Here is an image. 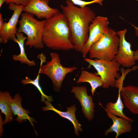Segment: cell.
Wrapping results in <instances>:
<instances>
[{
  "instance_id": "25",
  "label": "cell",
  "mask_w": 138,
  "mask_h": 138,
  "mask_svg": "<svg viewBox=\"0 0 138 138\" xmlns=\"http://www.w3.org/2000/svg\"><path fill=\"white\" fill-rule=\"evenodd\" d=\"M134 58L135 61H138V48L135 51H134Z\"/></svg>"
},
{
  "instance_id": "27",
  "label": "cell",
  "mask_w": 138,
  "mask_h": 138,
  "mask_svg": "<svg viewBox=\"0 0 138 138\" xmlns=\"http://www.w3.org/2000/svg\"><path fill=\"white\" fill-rule=\"evenodd\" d=\"M7 0H0V8H1L4 2H6Z\"/></svg>"
},
{
  "instance_id": "12",
  "label": "cell",
  "mask_w": 138,
  "mask_h": 138,
  "mask_svg": "<svg viewBox=\"0 0 138 138\" xmlns=\"http://www.w3.org/2000/svg\"><path fill=\"white\" fill-rule=\"evenodd\" d=\"M124 105L133 114L138 115V87L129 85L120 90Z\"/></svg>"
},
{
  "instance_id": "18",
  "label": "cell",
  "mask_w": 138,
  "mask_h": 138,
  "mask_svg": "<svg viewBox=\"0 0 138 138\" xmlns=\"http://www.w3.org/2000/svg\"><path fill=\"white\" fill-rule=\"evenodd\" d=\"M13 98L8 91L0 92V109L4 114L5 118L3 124H6L13 120V113L11 106Z\"/></svg>"
},
{
  "instance_id": "24",
  "label": "cell",
  "mask_w": 138,
  "mask_h": 138,
  "mask_svg": "<svg viewBox=\"0 0 138 138\" xmlns=\"http://www.w3.org/2000/svg\"><path fill=\"white\" fill-rule=\"evenodd\" d=\"M2 14L0 13V30L2 29L3 25L4 22L3 21V18Z\"/></svg>"
},
{
  "instance_id": "17",
  "label": "cell",
  "mask_w": 138,
  "mask_h": 138,
  "mask_svg": "<svg viewBox=\"0 0 138 138\" xmlns=\"http://www.w3.org/2000/svg\"><path fill=\"white\" fill-rule=\"evenodd\" d=\"M84 82H87L90 84L92 96H94L96 89L102 86L103 85L102 80L100 76L96 73H92L85 70L82 71L76 82L77 84Z\"/></svg>"
},
{
  "instance_id": "1",
  "label": "cell",
  "mask_w": 138,
  "mask_h": 138,
  "mask_svg": "<svg viewBox=\"0 0 138 138\" xmlns=\"http://www.w3.org/2000/svg\"><path fill=\"white\" fill-rule=\"evenodd\" d=\"M65 3L66 5H61L60 8L68 20L70 39L74 49L82 53L88 38L89 25L96 17V14L89 7H77L70 0H66Z\"/></svg>"
},
{
  "instance_id": "23",
  "label": "cell",
  "mask_w": 138,
  "mask_h": 138,
  "mask_svg": "<svg viewBox=\"0 0 138 138\" xmlns=\"http://www.w3.org/2000/svg\"><path fill=\"white\" fill-rule=\"evenodd\" d=\"M2 117H0V137H1L2 135L3 132V130L2 128V125H3V123L2 121Z\"/></svg>"
},
{
  "instance_id": "4",
  "label": "cell",
  "mask_w": 138,
  "mask_h": 138,
  "mask_svg": "<svg viewBox=\"0 0 138 138\" xmlns=\"http://www.w3.org/2000/svg\"><path fill=\"white\" fill-rule=\"evenodd\" d=\"M21 15L17 32L27 35L26 45L28 46L30 48L33 47L37 49H43L44 44L42 37L45 20H38L33 17L34 15L27 12Z\"/></svg>"
},
{
  "instance_id": "13",
  "label": "cell",
  "mask_w": 138,
  "mask_h": 138,
  "mask_svg": "<svg viewBox=\"0 0 138 138\" xmlns=\"http://www.w3.org/2000/svg\"><path fill=\"white\" fill-rule=\"evenodd\" d=\"M46 106L42 107V111H45L48 110L53 111L61 117L66 119L70 121L73 124L74 128V132L75 134L78 136L79 131L82 132L83 129L81 128V125L77 119L75 115L77 108L75 104L66 108L67 111L63 112L59 110L52 106L50 102L48 100H46L44 102Z\"/></svg>"
},
{
  "instance_id": "5",
  "label": "cell",
  "mask_w": 138,
  "mask_h": 138,
  "mask_svg": "<svg viewBox=\"0 0 138 138\" xmlns=\"http://www.w3.org/2000/svg\"><path fill=\"white\" fill-rule=\"evenodd\" d=\"M51 60L42 65L44 60L41 59L39 70L40 74L47 76L52 81L54 90L56 92L60 91L62 82L66 75L72 73L77 68L76 66L66 67L61 64L59 55L55 52L50 53Z\"/></svg>"
},
{
  "instance_id": "26",
  "label": "cell",
  "mask_w": 138,
  "mask_h": 138,
  "mask_svg": "<svg viewBox=\"0 0 138 138\" xmlns=\"http://www.w3.org/2000/svg\"><path fill=\"white\" fill-rule=\"evenodd\" d=\"M131 25L134 29L136 36L137 37L138 36V27L133 24Z\"/></svg>"
},
{
  "instance_id": "14",
  "label": "cell",
  "mask_w": 138,
  "mask_h": 138,
  "mask_svg": "<svg viewBox=\"0 0 138 138\" xmlns=\"http://www.w3.org/2000/svg\"><path fill=\"white\" fill-rule=\"evenodd\" d=\"M106 114L109 118L112 120L113 123L109 128L105 131V136L113 132L116 133L115 138H117L122 134L131 131L132 124L128 120L123 118L118 117L108 113H107Z\"/></svg>"
},
{
  "instance_id": "22",
  "label": "cell",
  "mask_w": 138,
  "mask_h": 138,
  "mask_svg": "<svg viewBox=\"0 0 138 138\" xmlns=\"http://www.w3.org/2000/svg\"><path fill=\"white\" fill-rule=\"evenodd\" d=\"M30 0H7L5 3L7 4L14 3L16 5H22L25 7L29 3Z\"/></svg>"
},
{
  "instance_id": "28",
  "label": "cell",
  "mask_w": 138,
  "mask_h": 138,
  "mask_svg": "<svg viewBox=\"0 0 138 138\" xmlns=\"http://www.w3.org/2000/svg\"></svg>"
},
{
  "instance_id": "20",
  "label": "cell",
  "mask_w": 138,
  "mask_h": 138,
  "mask_svg": "<svg viewBox=\"0 0 138 138\" xmlns=\"http://www.w3.org/2000/svg\"><path fill=\"white\" fill-rule=\"evenodd\" d=\"M40 72L39 71L38 74L36 78L34 80H31L30 78L26 76L24 79H21V82L23 85L27 84H31L34 85L38 89L41 94V101L42 102H44L46 100H48L50 102H51L53 100L51 96H48L45 95L43 93L42 90L39 83L40 77Z\"/></svg>"
},
{
  "instance_id": "9",
  "label": "cell",
  "mask_w": 138,
  "mask_h": 138,
  "mask_svg": "<svg viewBox=\"0 0 138 138\" xmlns=\"http://www.w3.org/2000/svg\"><path fill=\"white\" fill-rule=\"evenodd\" d=\"M127 32L126 29L117 32L120 40L118 51L115 59L123 67H130L135 65L136 61L134 58V51L131 49V44L125 38Z\"/></svg>"
},
{
  "instance_id": "7",
  "label": "cell",
  "mask_w": 138,
  "mask_h": 138,
  "mask_svg": "<svg viewBox=\"0 0 138 138\" xmlns=\"http://www.w3.org/2000/svg\"><path fill=\"white\" fill-rule=\"evenodd\" d=\"M25 6L22 5H16L14 3L9 4L8 8L13 11L11 18L7 22H4L0 30V43L4 44L7 43L8 40H13L16 38L18 29L17 25L18 22L19 16Z\"/></svg>"
},
{
  "instance_id": "10",
  "label": "cell",
  "mask_w": 138,
  "mask_h": 138,
  "mask_svg": "<svg viewBox=\"0 0 138 138\" xmlns=\"http://www.w3.org/2000/svg\"><path fill=\"white\" fill-rule=\"evenodd\" d=\"M87 89L84 86L73 87L71 92L74 94L75 97L80 102L83 115L89 121L94 118L95 104L92 96L87 93Z\"/></svg>"
},
{
  "instance_id": "15",
  "label": "cell",
  "mask_w": 138,
  "mask_h": 138,
  "mask_svg": "<svg viewBox=\"0 0 138 138\" xmlns=\"http://www.w3.org/2000/svg\"><path fill=\"white\" fill-rule=\"evenodd\" d=\"M22 99L20 95L17 93L14 96L11 103V106L13 114L17 115L15 120L19 123L28 120L31 125L34 128L33 122L36 123L35 120L30 117L28 115L30 113L28 110L24 109L21 105Z\"/></svg>"
},
{
  "instance_id": "16",
  "label": "cell",
  "mask_w": 138,
  "mask_h": 138,
  "mask_svg": "<svg viewBox=\"0 0 138 138\" xmlns=\"http://www.w3.org/2000/svg\"><path fill=\"white\" fill-rule=\"evenodd\" d=\"M27 38V37L24 36L23 33H17L16 38L13 41L18 44L20 49V53L18 55H13L12 58L15 61H19L21 63L26 64L30 67L36 65L35 61L34 60H29L25 51L24 42Z\"/></svg>"
},
{
  "instance_id": "11",
  "label": "cell",
  "mask_w": 138,
  "mask_h": 138,
  "mask_svg": "<svg viewBox=\"0 0 138 138\" xmlns=\"http://www.w3.org/2000/svg\"><path fill=\"white\" fill-rule=\"evenodd\" d=\"M49 2V0H30L23 11L34 15L39 19H49L59 12L57 9L50 7Z\"/></svg>"
},
{
  "instance_id": "6",
  "label": "cell",
  "mask_w": 138,
  "mask_h": 138,
  "mask_svg": "<svg viewBox=\"0 0 138 138\" xmlns=\"http://www.w3.org/2000/svg\"><path fill=\"white\" fill-rule=\"evenodd\" d=\"M83 60L93 66L97 71L96 74L101 77L102 88L115 87L116 79H118L120 77L118 72L121 65L115 59L111 61L85 58Z\"/></svg>"
},
{
  "instance_id": "19",
  "label": "cell",
  "mask_w": 138,
  "mask_h": 138,
  "mask_svg": "<svg viewBox=\"0 0 138 138\" xmlns=\"http://www.w3.org/2000/svg\"><path fill=\"white\" fill-rule=\"evenodd\" d=\"M120 91L119 90L118 96L117 101L114 103L108 102L105 106V111L107 113H109L119 117L124 118L132 123L133 120L126 116L123 113L124 105L122 100Z\"/></svg>"
},
{
  "instance_id": "21",
  "label": "cell",
  "mask_w": 138,
  "mask_h": 138,
  "mask_svg": "<svg viewBox=\"0 0 138 138\" xmlns=\"http://www.w3.org/2000/svg\"><path fill=\"white\" fill-rule=\"evenodd\" d=\"M74 5L79 6L80 7L83 8L87 5L95 3H98L100 6H102V2L105 0H94L86 2L82 0H70Z\"/></svg>"
},
{
  "instance_id": "2",
  "label": "cell",
  "mask_w": 138,
  "mask_h": 138,
  "mask_svg": "<svg viewBox=\"0 0 138 138\" xmlns=\"http://www.w3.org/2000/svg\"><path fill=\"white\" fill-rule=\"evenodd\" d=\"M70 36L68 20L62 13L59 12L45 20L42 40L47 47L57 50L74 49Z\"/></svg>"
},
{
  "instance_id": "3",
  "label": "cell",
  "mask_w": 138,
  "mask_h": 138,
  "mask_svg": "<svg viewBox=\"0 0 138 138\" xmlns=\"http://www.w3.org/2000/svg\"><path fill=\"white\" fill-rule=\"evenodd\" d=\"M119 38L117 32L109 28L90 47L89 58L111 61L115 59L118 53Z\"/></svg>"
},
{
  "instance_id": "8",
  "label": "cell",
  "mask_w": 138,
  "mask_h": 138,
  "mask_svg": "<svg viewBox=\"0 0 138 138\" xmlns=\"http://www.w3.org/2000/svg\"><path fill=\"white\" fill-rule=\"evenodd\" d=\"M108 18L101 16L96 17L90 24L88 40L82 52L83 57H86L92 45L97 41L109 28Z\"/></svg>"
}]
</instances>
